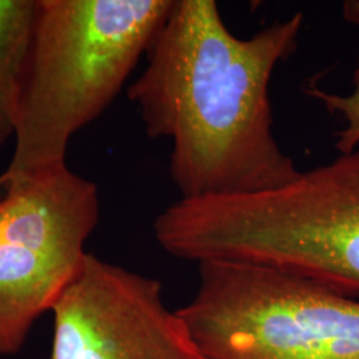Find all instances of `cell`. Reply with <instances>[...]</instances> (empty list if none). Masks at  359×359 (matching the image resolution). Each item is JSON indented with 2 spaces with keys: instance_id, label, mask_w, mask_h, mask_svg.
Listing matches in <instances>:
<instances>
[{
  "instance_id": "277c9868",
  "label": "cell",
  "mask_w": 359,
  "mask_h": 359,
  "mask_svg": "<svg viewBox=\"0 0 359 359\" xmlns=\"http://www.w3.org/2000/svg\"><path fill=\"white\" fill-rule=\"evenodd\" d=\"M179 309L205 359H359V299L246 262L203 261Z\"/></svg>"
},
{
  "instance_id": "3957f363",
  "label": "cell",
  "mask_w": 359,
  "mask_h": 359,
  "mask_svg": "<svg viewBox=\"0 0 359 359\" xmlns=\"http://www.w3.org/2000/svg\"><path fill=\"white\" fill-rule=\"evenodd\" d=\"M194 245L203 259L283 270L359 299V148L277 189L203 200Z\"/></svg>"
},
{
  "instance_id": "7a4b0ae2",
  "label": "cell",
  "mask_w": 359,
  "mask_h": 359,
  "mask_svg": "<svg viewBox=\"0 0 359 359\" xmlns=\"http://www.w3.org/2000/svg\"><path fill=\"white\" fill-rule=\"evenodd\" d=\"M173 0H38L18 104L15 149L0 188L65 164L74 135L126 86Z\"/></svg>"
},
{
  "instance_id": "ba28073f",
  "label": "cell",
  "mask_w": 359,
  "mask_h": 359,
  "mask_svg": "<svg viewBox=\"0 0 359 359\" xmlns=\"http://www.w3.org/2000/svg\"><path fill=\"white\" fill-rule=\"evenodd\" d=\"M344 16L359 25V0L344 4ZM309 93L333 115L338 116L342 127L335 130V149L338 154L353 152L359 148V71L353 77V88L346 93H333L320 88H310Z\"/></svg>"
},
{
  "instance_id": "52a82bcc",
  "label": "cell",
  "mask_w": 359,
  "mask_h": 359,
  "mask_svg": "<svg viewBox=\"0 0 359 359\" xmlns=\"http://www.w3.org/2000/svg\"><path fill=\"white\" fill-rule=\"evenodd\" d=\"M38 0H0V148L15 137Z\"/></svg>"
},
{
  "instance_id": "5b68a950",
  "label": "cell",
  "mask_w": 359,
  "mask_h": 359,
  "mask_svg": "<svg viewBox=\"0 0 359 359\" xmlns=\"http://www.w3.org/2000/svg\"><path fill=\"white\" fill-rule=\"evenodd\" d=\"M0 192V355H11L76 276L100 197L65 163L11 180Z\"/></svg>"
},
{
  "instance_id": "6da1fadb",
  "label": "cell",
  "mask_w": 359,
  "mask_h": 359,
  "mask_svg": "<svg viewBox=\"0 0 359 359\" xmlns=\"http://www.w3.org/2000/svg\"><path fill=\"white\" fill-rule=\"evenodd\" d=\"M304 15L231 34L215 0H173L128 87L148 136L168 139L181 200L266 192L301 172L274 135L271 77L298 46Z\"/></svg>"
},
{
  "instance_id": "8992f818",
  "label": "cell",
  "mask_w": 359,
  "mask_h": 359,
  "mask_svg": "<svg viewBox=\"0 0 359 359\" xmlns=\"http://www.w3.org/2000/svg\"><path fill=\"white\" fill-rule=\"evenodd\" d=\"M51 313L50 359H205L160 281L90 253Z\"/></svg>"
}]
</instances>
